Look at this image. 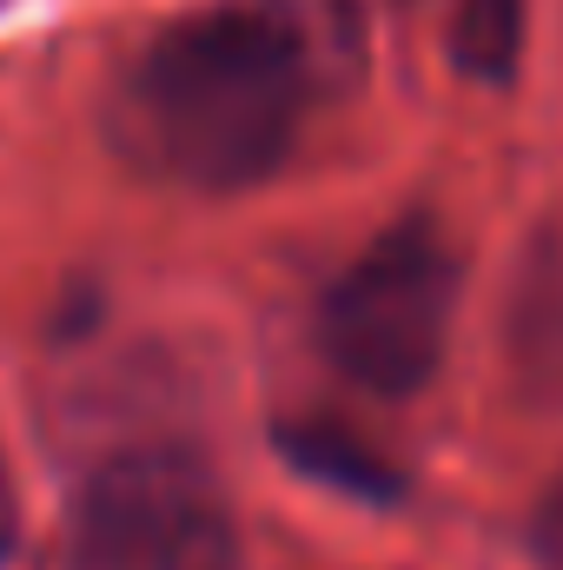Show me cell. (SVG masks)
I'll use <instances>...</instances> for the list:
<instances>
[{
    "mask_svg": "<svg viewBox=\"0 0 563 570\" xmlns=\"http://www.w3.org/2000/svg\"><path fill=\"white\" fill-rule=\"evenodd\" d=\"M312 107V47L279 7L159 27L113 87V146L166 186L239 193L279 173Z\"/></svg>",
    "mask_w": 563,
    "mask_h": 570,
    "instance_id": "obj_1",
    "label": "cell"
},
{
    "mask_svg": "<svg viewBox=\"0 0 563 570\" xmlns=\"http://www.w3.org/2000/svg\"><path fill=\"white\" fill-rule=\"evenodd\" d=\"M67 551L73 570H233L239 518L192 451L134 444L80 484Z\"/></svg>",
    "mask_w": 563,
    "mask_h": 570,
    "instance_id": "obj_2",
    "label": "cell"
},
{
    "mask_svg": "<svg viewBox=\"0 0 563 570\" xmlns=\"http://www.w3.org/2000/svg\"><path fill=\"white\" fill-rule=\"evenodd\" d=\"M451 298H457L451 246L424 219H405V226L378 233L332 279L325 305H318L325 358L352 385H365L378 399H405L444 358Z\"/></svg>",
    "mask_w": 563,
    "mask_h": 570,
    "instance_id": "obj_3",
    "label": "cell"
},
{
    "mask_svg": "<svg viewBox=\"0 0 563 570\" xmlns=\"http://www.w3.org/2000/svg\"><path fill=\"white\" fill-rule=\"evenodd\" d=\"M524 40V0H457L451 7V53L477 80H504L517 67Z\"/></svg>",
    "mask_w": 563,
    "mask_h": 570,
    "instance_id": "obj_4",
    "label": "cell"
}]
</instances>
